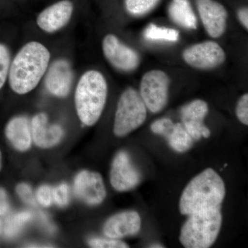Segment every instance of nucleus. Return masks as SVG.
I'll use <instances>...</instances> for the list:
<instances>
[{"instance_id": "f257e3e1", "label": "nucleus", "mask_w": 248, "mask_h": 248, "mask_svg": "<svg viewBox=\"0 0 248 248\" xmlns=\"http://www.w3.org/2000/svg\"><path fill=\"white\" fill-rule=\"evenodd\" d=\"M50 53L38 42H29L16 54L10 66L9 86L18 94L35 89L45 76L50 63Z\"/></svg>"}, {"instance_id": "f03ea898", "label": "nucleus", "mask_w": 248, "mask_h": 248, "mask_svg": "<svg viewBox=\"0 0 248 248\" xmlns=\"http://www.w3.org/2000/svg\"><path fill=\"white\" fill-rule=\"evenodd\" d=\"M226 195L222 178L213 169H207L189 182L179 201V210L189 215L201 210L221 208Z\"/></svg>"}, {"instance_id": "7ed1b4c3", "label": "nucleus", "mask_w": 248, "mask_h": 248, "mask_svg": "<svg viewBox=\"0 0 248 248\" xmlns=\"http://www.w3.org/2000/svg\"><path fill=\"white\" fill-rule=\"evenodd\" d=\"M107 80L101 72L91 70L81 76L76 87L75 102L79 120L91 126L97 123L105 107Z\"/></svg>"}, {"instance_id": "20e7f679", "label": "nucleus", "mask_w": 248, "mask_h": 248, "mask_svg": "<svg viewBox=\"0 0 248 248\" xmlns=\"http://www.w3.org/2000/svg\"><path fill=\"white\" fill-rule=\"evenodd\" d=\"M221 224L220 208L190 214L181 230V244L186 248H210L218 237Z\"/></svg>"}, {"instance_id": "39448f33", "label": "nucleus", "mask_w": 248, "mask_h": 248, "mask_svg": "<svg viewBox=\"0 0 248 248\" xmlns=\"http://www.w3.org/2000/svg\"><path fill=\"white\" fill-rule=\"evenodd\" d=\"M147 108L140 93L133 89L125 90L119 99L116 110L113 131L117 137H124L144 123Z\"/></svg>"}, {"instance_id": "423d86ee", "label": "nucleus", "mask_w": 248, "mask_h": 248, "mask_svg": "<svg viewBox=\"0 0 248 248\" xmlns=\"http://www.w3.org/2000/svg\"><path fill=\"white\" fill-rule=\"evenodd\" d=\"M170 79L161 70H152L142 77L140 94L147 108L157 113L167 105L169 101Z\"/></svg>"}, {"instance_id": "0eeeda50", "label": "nucleus", "mask_w": 248, "mask_h": 248, "mask_svg": "<svg viewBox=\"0 0 248 248\" xmlns=\"http://www.w3.org/2000/svg\"><path fill=\"white\" fill-rule=\"evenodd\" d=\"M182 57L184 62L192 68L211 70L224 63L226 53L216 42L205 41L186 48Z\"/></svg>"}, {"instance_id": "6e6552de", "label": "nucleus", "mask_w": 248, "mask_h": 248, "mask_svg": "<svg viewBox=\"0 0 248 248\" xmlns=\"http://www.w3.org/2000/svg\"><path fill=\"white\" fill-rule=\"evenodd\" d=\"M102 50L108 62L117 69L132 72L140 64L138 52L124 44L113 34H108L103 39Z\"/></svg>"}, {"instance_id": "1a4fd4ad", "label": "nucleus", "mask_w": 248, "mask_h": 248, "mask_svg": "<svg viewBox=\"0 0 248 248\" xmlns=\"http://www.w3.org/2000/svg\"><path fill=\"white\" fill-rule=\"evenodd\" d=\"M141 181V174L128 153L121 151L112 161L110 184L116 190L124 192L135 188Z\"/></svg>"}, {"instance_id": "9d476101", "label": "nucleus", "mask_w": 248, "mask_h": 248, "mask_svg": "<svg viewBox=\"0 0 248 248\" xmlns=\"http://www.w3.org/2000/svg\"><path fill=\"white\" fill-rule=\"evenodd\" d=\"M197 10L205 31L213 38L224 34L228 13L224 6L217 0H196Z\"/></svg>"}, {"instance_id": "9b49d317", "label": "nucleus", "mask_w": 248, "mask_h": 248, "mask_svg": "<svg viewBox=\"0 0 248 248\" xmlns=\"http://www.w3.org/2000/svg\"><path fill=\"white\" fill-rule=\"evenodd\" d=\"M74 9V3L71 0H60L41 11L36 22L41 30L53 33L70 22Z\"/></svg>"}, {"instance_id": "f8f14e48", "label": "nucleus", "mask_w": 248, "mask_h": 248, "mask_svg": "<svg viewBox=\"0 0 248 248\" xmlns=\"http://www.w3.org/2000/svg\"><path fill=\"white\" fill-rule=\"evenodd\" d=\"M74 192L78 198L91 205L102 203L107 196L102 176L99 173L87 170L81 171L77 175Z\"/></svg>"}, {"instance_id": "ddd939ff", "label": "nucleus", "mask_w": 248, "mask_h": 248, "mask_svg": "<svg viewBox=\"0 0 248 248\" xmlns=\"http://www.w3.org/2000/svg\"><path fill=\"white\" fill-rule=\"evenodd\" d=\"M208 110V104L202 99L188 103L181 110L183 125L194 140L210 136V129L203 122Z\"/></svg>"}, {"instance_id": "4468645a", "label": "nucleus", "mask_w": 248, "mask_h": 248, "mask_svg": "<svg viewBox=\"0 0 248 248\" xmlns=\"http://www.w3.org/2000/svg\"><path fill=\"white\" fill-rule=\"evenodd\" d=\"M151 130L156 135L164 136L170 146L178 153H185L193 144L194 140L183 124L173 123L169 118L159 119L151 124Z\"/></svg>"}, {"instance_id": "2eb2a0df", "label": "nucleus", "mask_w": 248, "mask_h": 248, "mask_svg": "<svg viewBox=\"0 0 248 248\" xmlns=\"http://www.w3.org/2000/svg\"><path fill=\"white\" fill-rule=\"evenodd\" d=\"M73 80V72L69 62L56 60L47 71L45 84L47 90L53 95L65 97L68 95Z\"/></svg>"}, {"instance_id": "dca6fc26", "label": "nucleus", "mask_w": 248, "mask_h": 248, "mask_svg": "<svg viewBox=\"0 0 248 248\" xmlns=\"http://www.w3.org/2000/svg\"><path fill=\"white\" fill-rule=\"evenodd\" d=\"M141 226V217L138 212L129 210L111 217L104 224L103 231L108 238L119 239L138 234Z\"/></svg>"}, {"instance_id": "f3484780", "label": "nucleus", "mask_w": 248, "mask_h": 248, "mask_svg": "<svg viewBox=\"0 0 248 248\" xmlns=\"http://www.w3.org/2000/svg\"><path fill=\"white\" fill-rule=\"evenodd\" d=\"M31 136L37 146L51 148L58 144L63 137V130L58 125H50L45 113L37 114L31 122Z\"/></svg>"}, {"instance_id": "a211bd4d", "label": "nucleus", "mask_w": 248, "mask_h": 248, "mask_svg": "<svg viewBox=\"0 0 248 248\" xmlns=\"http://www.w3.org/2000/svg\"><path fill=\"white\" fill-rule=\"evenodd\" d=\"M5 133L11 144L17 151H27L31 148L32 136L27 117L19 116L11 119L6 125Z\"/></svg>"}, {"instance_id": "6ab92c4d", "label": "nucleus", "mask_w": 248, "mask_h": 248, "mask_svg": "<svg viewBox=\"0 0 248 248\" xmlns=\"http://www.w3.org/2000/svg\"><path fill=\"white\" fill-rule=\"evenodd\" d=\"M169 14L177 25L188 30L197 29V17L189 0H172L169 5Z\"/></svg>"}, {"instance_id": "aec40b11", "label": "nucleus", "mask_w": 248, "mask_h": 248, "mask_svg": "<svg viewBox=\"0 0 248 248\" xmlns=\"http://www.w3.org/2000/svg\"><path fill=\"white\" fill-rule=\"evenodd\" d=\"M144 37L147 40L176 42L179 40V32L175 29L158 27L154 24H151L145 30Z\"/></svg>"}, {"instance_id": "412c9836", "label": "nucleus", "mask_w": 248, "mask_h": 248, "mask_svg": "<svg viewBox=\"0 0 248 248\" xmlns=\"http://www.w3.org/2000/svg\"><path fill=\"white\" fill-rule=\"evenodd\" d=\"M31 218L29 212H21L9 217L5 222L4 232L5 236L11 238L17 235L22 227Z\"/></svg>"}, {"instance_id": "4be33fe9", "label": "nucleus", "mask_w": 248, "mask_h": 248, "mask_svg": "<svg viewBox=\"0 0 248 248\" xmlns=\"http://www.w3.org/2000/svg\"><path fill=\"white\" fill-rule=\"evenodd\" d=\"M159 0H124L126 11L134 16H142L152 11Z\"/></svg>"}, {"instance_id": "5701e85b", "label": "nucleus", "mask_w": 248, "mask_h": 248, "mask_svg": "<svg viewBox=\"0 0 248 248\" xmlns=\"http://www.w3.org/2000/svg\"><path fill=\"white\" fill-rule=\"evenodd\" d=\"M11 63V51L5 44L0 42V90L4 87L9 78Z\"/></svg>"}, {"instance_id": "b1692460", "label": "nucleus", "mask_w": 248, "mask_h": 248, "mask_svg": "<svg viewBox=\"0 0 248 248\" xmlns=\"http://www.w3.org/2000/svg\"><path fill=\"white\" fill-rule=\"evenodd\" d=\"M89 246L94 248H126L128 244L115 239H104V238H94L89 241Z\"/></svg>"}, {"instance_id": "393cba45", "label": "nucleus", "mask_w": 248, "mask_h": 248, "mask_svg": "<svg viewBox=\"0 0 248 248\" xmlns=\"http://www.w3.org/2000/svg\"><path fill=\"white\" fill-rule=\"evenodd\" d=\"M53 200L59 206L64 207L69 202V189L68 186L62 184L58 187L53 188Z\"/></svg>"}, {"instance_id": "a878e982", "label": "nucleus", "mask_w": 248, "mask_h": 248, "mask_svg": "<svg viewBox=\"0 0 248 248\" xmlns=\"http://www.w3.org/2000/svg\"><path fill=\"white\" fill-rule=\"evenodd\" d=\"M236 114L238 120L244 125H248V94L246 93L241 96L237 102Z\"/></svg>"}, {"instance_id": "bb28decb", "label": "nucleus", "mask_w": 248, "mask_h": 248, "mask_svg": "<svg viewBox=\"0 0 248 248\" xmlns=\"http://www.w3.org/2000/svg\"><path fill=\"white\" fill-rule=\"evenodd\" d=\"M39 203L45 207H49L53 203V188L48 186H41L37 192Z\"/></svg>"}, {"instance_id": "cd10ccee", "label": "nucleus", "mask_w": 248, "mask_h": 248, "mask_svg": "<svg viewBox=\"0 0 248 248\" xmlns=\"http://www.w3.org/2000/svg\"><path fill=\"white\" fill-rule=\"evenodd\" d=\"M16 192L23 202L31 205H35L36 202L31 186L26 184H19L16 187Z\"/></svg>"}, {"instance_id": "c85d7f7f", "label": "nucleus", "mask_w": 248, "mask_h": 248, "mask_svg": "<svg viewBox=\"0 0 248 248\" xmlns=\"http://www.w3.org/2000/svg\"><path fill=\"white\" fill-rule=\"evenodd\" d=\"M9 210V202L4 189L0 187V216L7 213Z\"/></svg>"}, {"instance_id": "c756f323", "label": "nucleus", "mask_w": 248, "mask_h": 248, "mask_svg": "<svg viewBox=\"0 0 248 248\" xmlns=\"http://www.w3.org/2000/svg\"><path fill=\"white\" fill-rule=\"evenodd\" d=\"M237 17L243 27L248 31V9L246 6L238 10Z\"/></svg>"}, {"instance_id": "7c9ffc66", "label": "nucleus", "mask_w": 248, "mask_h": 248, "mask_svg": "<svg viewBox=\"0 0 248 248\" xmlns=\"http://www.w3.org/2000/svg\"><path fill=\"white\" fill-rule=\"evenodd\" d=\"M2 157H1V153L0 151V171H1V166H2Z\"/></svg>"}, {"instance_id": "2f4dec72", "label": "nucleus", "mask_w": 248, "mask_h": 248, "mask_svg": "<svg viewBox=\"0 0 248 248\" xmlns=\"http://www.w3.org/2000/svg\"><path fill=\"white\" fill-rule=\"evenodd\" d=\"M151 248H164V246H161V245H153V246H151Z\"/></svg>"}, {"instance_id": "473e14b6", "label": "nucleus", "mask_w": 248, "mask_h": 248, "mask_svg": "<svg viewBox=\"0 0 248 248\" xmlns=\"http://www.w3.org/2000/svg\"><path fill=\"white\" fill-rule=\"evenodd\" d=\"M1 221H0V232H1Z\"/></svg>"}]
</instances>
